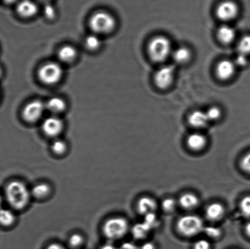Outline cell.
Segmentation results:
<instances>
[{"label": "cell", "mask_w": 250, "mask_h": 249, "mask_svg": "<svg viewBox=\"0 0 250 249\" xmlns=\"http://www.w3.org/2000/svg\"><path fill=\"white\" fill-rule=\"evenodd\" d=\"M31 194L26 185L19 180L9 182L5 189L7 203L12 208L19 211L25 208L29 203Z\"/></svg>", "instance_id": "1"}, {"label": "cell", "mask_w": 250, "mask_h": 249, "mask_svg": "<svg viewBox=\"0 0 250 249\" xmlns=\"http://www.w3.org/2000/svg\"><path fill=\"white\" fill-rule=\"evenodd\" d=\"M173 51L171 41L166 36L154 37L148 43V55L154 62H164L172 55Z\"/></svg>", "instance_id": "2"}, {"label": "cell", "mask_w": 250, "mask_h": 249, "mask_svg": "<svg viewBox=\"0 0 250 249\" xmlns=\"http://www.w3.org/2000/svg\"><path fill=\"white\" fill-rule=\"evenodd\" d=\"M129 229V224L126 219L116 217L109 219L103 227V231L109 240H118L126 235Z\"/></svg>", "instance_id": "3"}, {"label": "cell", "mask_w": 250, "mask_h": 249, "mask_svg": "<svg viewBox=\"0 0 250 249\" xmlns=\"http://www.w3.org/2000/svg\"><path fill=\"white\" fill-rule=\"evenodd\" d=\"M89 24L92 31L97 34H107L113 30L116 21L112 15L106 12L99 11L90 17Z\"/></svg>", "instance_id": "4"}, {"label": "cell", "mask_w": 250, "mask_h": 249, "mask_svg": "<svg viewBox=\"0 0 250 249\" xmlns=\"http://www.w3.org/2000/svg\"><path fill=\"white\" fill-rule=\"evenodd\" d=\"M177 229L184 236H195L203 230V221L199 217L193 214L184 216L178 221Z\"/></svg>", "instance_id": "5"}, {"label": "cell", "mask_w": 250, "mask_h": 249, "mask_svg": "<svg viewBox=\"0 0 250 249\" xmlns=\"http://www.w3.org/2000/svg\"><path fill=\"white\" fill-rule=\"evenodd\" d=\"M62 67L57 62H50L42 66L39 70V77L46 84H54L60 81L62 77Z\"/></svg>", "instance_id": "6"}, {"label": "cell", "mask_w": 250, "mask_h": 249, "mask_svg": "<svg viewBox=\"0 0 250 249\" xmlns=\"http://www.w3.org/2000/svg\"><path fill=\"white\" fill-rule=\"evenodd\" d=\"M174 77L175 67L172 65H164L157 70L154 75V82L159 89H167L172 84Z\"/></svg>", "instance_id": "7"}, {"label": "cell", "mask_w": 250, "mask_h": 249, "mask_svg": "<svg viewBox=\"0 0 250 249\" xmlns=\"http://www.w3.org/2000/svg\"><path fill=\"white\" fill-rule=\"evenodd\" d=\"M239 11V6L236 2L227 0L218 5L215 13L220 20L229 21L236 18Z\"/></svg>", "instance_id": "8"}, {"label": "cell", "mask_w": 250, "mask_h": 249, "mask_svg": "<svg viewBox=\"0 0 250 249\" xmlns=\"http://www.w3.org/2000/svg\"><path fill=\"white\" fill-rule=\"evenodd\" d=\"M45 109V104L42 101L34 100L26 105L22 112V115L26 121L33 123L41 118Z\"/></svg>", "instance_id": "9"}, {"label": "cell", "mask_w": 250, "mask_h": 249, "mask_svg": "<svg viewBox=\"0 0 250 249\" xmlns=\"http://www.w3.org/2000/svg\"><path fill=\"white\" fill-rule=\"evenodd\" d=\"M42 128L45 135L50 137H55L60 135L62 131L63 126L61 119L57 116H52L45 119Z\"/></svg>", "instance_id": "10"}, {"label": "cell", "mask_w": 250, "mask_h": 249, "mask_svg": "<svg viewBox=\"0 0 250 249\" xmlns=\"http://www.w3.org/2000/svg\"><path fill=\"white\" fill-rule=\"evenodd\" d=\"M236 68L234 61L224 59L218 63L215 72L220 79L227 80L233 77Z\"/></svg>", "instance_id": "11"}, {"label": "cell", "mask_w": 250, "mask_h": 249, "mask_svg": "<svg viewBox=\"0 0 250 249\" xmlns=\"http://www.w3.org/2000/svg\"><path fill=\"white\" fill-rule=\"evenodd\" d=\"M217 38L220 42L230 44L233 42L236 38V32L234 28L229 24H224L218 29Z\"/></svg>", "instance_id": "12"}, {"label": "cell", "mask_w": 250, "mask_h": 249, "mask_svg": "<svg viewBox=\"0 0 250 249\" xmlns=\"http://www.w3.org/2000/svg\"><path fill=\"white\" fill-rule=\"evenodd\" d=\"M17 11L23 17H33L38 11V6L32 0H21L17 6Z\"/></svg>", "instance_id": "13"}, {"label": "cell", "mask_w": 250, "mask_h": 249, "mask_svg": "<svg viewBox=\"0 0 250 249\" xmlns=\"http://www.w3.org/2000/svg\"><path fill=\"white\" fill-rule=\"evenodd\" d=\"M188 121L193 128H203L207 126L209 120L206 112L195 111L188 116Z\"/></svg>", "instance_id": "14"}, {"label": "cell", "mask_w": 250, "mask_h": 249, "mask_svg": "<svg viewBox=\"0 0 250 249\" xmlns=\"http://www.w3.org/2000/svg\"><path fill=\"white\" fill-rule=\"evenodd\" d=\"M157 209V204L154 199L148 197H144L137 202V209L139 213L144 215L153 213Z\"/></svg>", "instance_id": "15"}, {"label": "cell", "mask_w": 250, "mask_h": 249, "mask_svg": "<svg viewBox=\"0 0 250 249\" xmlns=\"http://www.w3.org/2000/svg\"><path fill=\"white\" fill-rule=\"evenodd\" d=\"M187 144L191 150L200 151L205 148L207 140L202 134L194 133L188 136Z\"/></svg>", "instance_id": "16"}, {"label": "cell", "mask_w": 250, "mask_h": 249, "mask_svg": "<svg viewBox=\"0 0 250 249\" xmlns=\"http://www.w3.org/2000/svg\"><path fill=\"white\" fill-rule=\"evenodd\" d=\"M224 207L219 203L210 204L206 211L207 218L210 221L219 220L224 216Z\"/></svg>", "instance_id": "17"}, {"label": "cell", "mask_w": 250, "mask_h": 249, "mask_svg": "<svg viewBox=\"0 0 250 249\" xmlns=\"http://www.w3.org/2000/svg\"><path fill=\"white\" fill-rule=\"evenodd\" d=\"M171 57L176 63L183 64V63H187L190 60V50L186 46H181V47L176 48V50H173Z\"/></svg>", "instance_id": "18"}, {"label": "cell", "mask_w": 250, "mask_h": 249, "mask_svg": "<svg viewBox=\"0 0 250 249\" xmlns=\"http://www.w3.org/2000/svg\"><path fill=\"white\" fill-rule=\"evenodd\" d=\"M46 109L53 114H59L64 111L65 102L59 97H53L45 104Z\"/></svg>", "instance_id": "19"}, {"label": "cell", "mask_w": 250, "mask_h": 249, "mask_svg": "<svg viewBox=\"0 0 250 249\" xmlns=\"http://www.w3.org/2000/svg\"><path fill=\"white\" fill-rule=\"evenodd\" d=\"M77 50L72 46H63L59 51L58 57L63 62H71L77 57Z\"/></svg>", "instance_id": "20"}, {"label": "cell", "mask_w": 250, "mask_h": 249, "mask_svg": "<svg viewBox=\"0 0 250 249\" xmlns=\"http://www.w3.org/2000/svg\"><path fill=\"white\" fill-rule=\"evenodd\" d=\"M51 192L50 185L45 183H42L35 185L31 190L32 196L36 199H42L49 196Z\"/></svg>", "instance_id": "21"}, {"label": "cell", "mask_w": 250, "mask_h": 249, "mask_svg": "<svg viewBox=\"0 0 250 249\" xmlns=\"http://www.w3.org/2000/svg\"><path fill=\"white\" fill-rule=\"evenodd\" d=\"M181 207L186 209H192L198 206L199 200L195 194L186 193L181 196L180 199Z\"/></svg>", "instance_id": "22"}, {"label": "cell", "mask_w": 250, "mask_h": 249, "mask_svg": "<svg viewBox=\"0 0 250 249\" xmlns=\"http://www.w3.org/2000/svg\"><path fill=\"white\" fill-rule=\"evenodd\" d=\"M238 53L249 56L250 55V35H246L239 39L237 45Z\"/></svg>", "instance_id": "23"}, {"label": "cell", "mask_w": 250, "mask_h": 249, "mask_svg": "<svg viewBox=\"0 0 250 249\" xmlns=\"http://www.w3.org/2000/svg\"><path fill=\"white\" fill-rule=\"evenodd\" d=\"M0 221L2 226L8 227L14 224L16 221V216L11 211L2 209L0 214Z\"/></svg>", "instance_id": "24"}, {"label": "cell", "mask_w": 250, "mask_h": 249, "mask_svg": "<svg viewBox=\"0 0 250 249\" xmlns=\"http://www.w3.org/2000/svg\"><path fill=\"white\" fill-rule=\"evenodd\" d=\"M149 230V229L144 223L136 224L132 229V235L137 240H141L146 237Z\"/></svg>", "instance_id": "25"}, {"label": "cell", "mask_w": 250, "mask_h": 249, "mask_svg": "<svg viewBox=\"0 0 250 249\" xmlns=\"http://www.w3.org/2000/svg\"><path fill=\"white\" fill-rule=\"evenodd\" d=\"M85 43L89 50H95L100 47L101 40L97 34H91L85 38Z\"/></svg>", "instance_id": "26"}, {"label": "cell", "mask_w": 250, "mask_h": 249, "mask_svg": "<svg viewBox=\"0 0 250 249\" xmlns=\"http://www.w3.org/2000/svg\"><path fill=\"white\" fill-rule=\"evenodd\" d=\"M209 121H217L222 116L221 109L217 106H212L206 112Z\"/></svg>", "instance_id": "27"}, {"label": "cell", "mask_w": 250, "mask_h": 249, "mask_svg": "<svg viewBox=\"0 0 250 249\" xmlns=\"http://www.w3.org/2000/svg\"><path fill=\"white\" fill-rule=\"evenodd\" d=\"M67 145L62 140H56L54 141L51 149L53 152L57 155H62L65 153L67 150Z\"/></svg>", "instance_id": "28"}, {"label": "cell", "mask_w": 250, "mask_h": 249, "mask_svg": "<svg viewBox=\"0 0 250 249\" xmlns=\"http://www.w3.org/2000/svg\"><path fill=\"white\" fill-rule=\"evenodd\" d=\"M241 213L247 218H250V196L244 197L240 202Z\"/></svg>", "instance_id": "29"}, {"label": "cell", "mask_w": 250, "mask_h": 249, "mask_svg": "<svg viewBox=\"0 0 250 249\" xmlns=\"http://www.w3.org/2000/svg\"><path fill=\"white\" fill-rule=\"evenodd\" d=\"M83 242H84V238L78 233L73 234L68 240L69 245L73 248H80L81 246L83 245Z\"/></svg>", "instance_id": "30"}, {"label": "cell", "mask_w": 250, "mask_h": 249, "mask_svg": "<svg viewBox=\"0 0 250 249\" xmlns=\"http://www.w3.org/2000/svg\"><path fill=\"white\" fill-rule=\"evenodd\" d=\"M234 62L236 67H244L248 63V56L237 53L236 58H234Z\"/></svg>", "instance_id": "31"}, {"label": "cell", "mask_w": 250, "mask_h": 249, "mask_svg": "<svg viewBox=\"0 0 250 249\" xmlns=\"http://www.w3.org/2000/svg\"><path fill=\"white\" fill-rule=\"evenodd\" d=\"M163 208L166 211L171 212L175 210L176 207V202L175 200L171 198H167L163 202L162 204Z\"/></svg>", "instance_id": "32"}, {"label": "cell", "mask_w": 250, "mask_h": 249, "mask_svg": "<svg viewBox=\"0 0 250 249\" xmlns=\"http://www.w3.org/2000/svg\"><path fill=\"white\" fill-rule=\"evenodd\" d=\"M241 167L245 172L250 174V152L247 153L242 158Z\"/></svg>", "instance_id": "33"}, {"label": "cell", "mask_w": 250, "mask_h": 249, "mask_svg": "<svg viewBox=\"0 0 250 249\" xmlns=\"http://www.w3.org/2000/svg\"><path fill=\"white\" fill-rule=\"evenodd\" d=\"M205 231L208 236L212 238L219 237L220 233H221L219 229L213 228V227H208V228L205 229Z\"/></svg>", "instance_id": "34"}, {"label": "cell", "mask_w": 250, "mask_h": 249, "mask_svg": "<svg viewBox=\"0 0 250 249\" xmlns=\"http://www.w3.org/2000/svg\"><path fill=\"white\" fill-rule=\"evenodd\" d=\"M44 14L47 18L53 19L56 14L55 9L50 4L46 3L44 8Z\"/></svg>", "instance_id": "35"}, {"label": "cell", "mask_w": 250, "mask_h": 249, "mask_svg": "<svg viewBox=\"0 0 250 249\" xmlns=\"http://www.w3.org/2000/svg\"><path fill=\"white\" fill-rule=\"evenodd\" d=\"M193 249H210V245L207 240H200L194 244Z\"/></svg>", "instance_id": "36"}, {"label": "cell", "mask_w": 250, "mask_h": 249, "mask_svg": "<svg viewBox=\"0 0 250 249\" xmlns=\"http://www.w3.org/2000/svg\"><path fill=\"white\" fill-rule=\"evenodd\" d=\"M146 216V220L144 224H146V226L150 229L152 227L155 225L156 223V217L154 215V213L147 214Z\"/></svg>", "instance_id": "37"}, {"label": "cell", "mask_w": 250, "mask_h": 249, "mask_svg": "<svg viewBox=\"0 0 250 249\" xmlns=\"http://www.w3.org/2000/svg\"><path fill=\"white\" fill-rule=\"evenodd\" d=\"M119 249H138L133 244L126 243L123 244Z\"/></svg>", "instance_id": "38"}, {"label": "cell", "mask_w": 250, "mask_h": 249, "mask_svg": "<svg viewBox=\"0 0 250 249\" xmlns=\"http://www.w3.org/2000/svg\"><path fill=\"white\" fill-rule=\"evenodd\" d=\"M46 249H65L63 246L58 243H52L49 245Z\"/></svg>", "instance_id": "39"}, {"label": "cell", "mask_w": 250, "mask_h": 249, "mask_svg": "<svg viewBox=\"0 0 250 249\" xmlns=\"http://www.w3.org/2000/svg\"><path fill=\"white\" fill-rule=\"evenodd\" d=\"M141 249H155V247L152 243H146L142 245Z\"/></svg>", "instance_id": "40"}, {"label": "cell", "mask_w": 250, "mask_h": 249, "mask_svg": "<svg viewBox=\"0 0 250 249\" xmlns=\"http://www.w3.org/2000/svg\"><path fill=\"white\" fill-rule=\"evenodd\" d=\"M100 249H117L116 246L111 245V244H106V245L102 246Z\"/></svg>", "instance_id": "41"}, {"label": "cell", "mask_w": 250, "mask_h": 249, "mask_svg": "<svg viewBox=\"0 0 250 249\" xmlns=\"http://www.w3.org/2000/svg\"><path fill=\"white\" fill-rule=\"evenodd\" d=\"M245 230H246L247 235L250 238V222L247 224V225L246 226V229H245Z\"/></svg>", "instance_id": "42"}, {"label": "cell", "mask_w": 250, "mask_h": 249, "mask_svg": "<svg viewBox=\"0 0 250 249\" xmlns=\"http://www.w3.org/2000/svg\"><path fill=\"white\" fill-rule=\"evenodd\" d=\"M4 2H6V3H13L15 1H16V0H4Z\"/></svg>", "instance_id": "43"}, {"label": "cell", "mask_w": 250, "mask_h": 249, "mask_svg": "<svg viewBox=\"0 0 250 249\" xmlns=\"http://www.w3.org/2000/svg\"><path fill=\"white\" fill-rule=\"evenodd\" d=\"M39 1L45 2V3H48V2L50 1V0H39Z\"/></svg>", "instance_id": "44"}]
</instances>
